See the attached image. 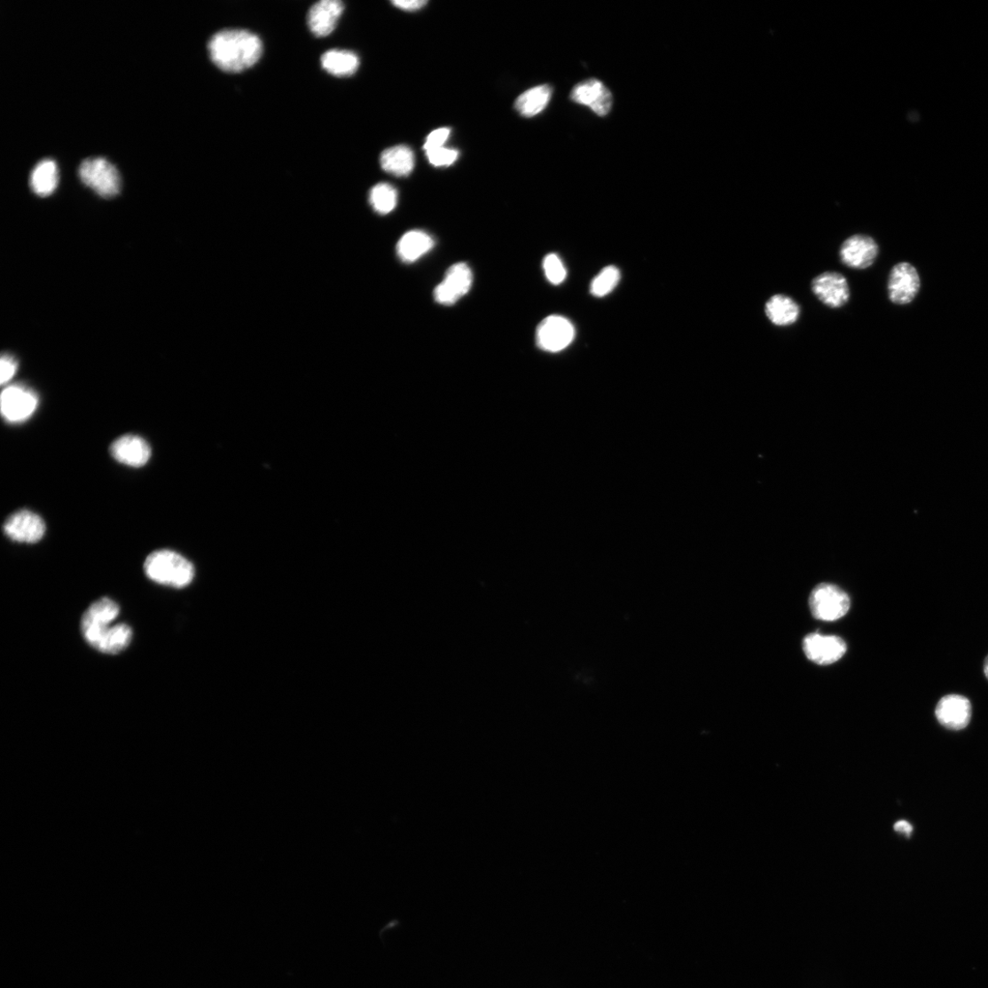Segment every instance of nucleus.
I'll list each match as a JSON object with an SVG mask.
<instances>
[{
    "mask_svg": "<svg viewBox=\"0 0 988 988\" xmlns=\"http://www.w3.org/2000/svg\"><path fill=\"white\" fill-rule=\"evenodd\" d=\"M809 604L813 617L820 621L834 622L848 614L851 599L837 586L823 584L813 589Z\"/></svg>",
    "mask_w": 988,
    "mask_h": 988,
    "instance_id": "nucleus-4",
    "label": "nucleus"
},
{
    "mask_svg": "<svg viewBox=\"0 0 988 988\" xmlns=\"http://www.w3.org/2000/svg\"><path fill=\"white\" fill-rule=\"evenodd\" d=\"M765 312L772 325L790 327L799 321L801 307L788 295L775 294L766 302Z\"/></svg>",
    "mask_w": 988,
    "mask_h": 988,
    "instance_id": "nucleus-18",
    "label": "nucleus"
},
{
    "mask_svg": "<svg viewBox=\"0 0 988 988\" xmlns=\"http://www.w3.org/2000/svg\"><path fill=\"white\" fill-rule=\"evenodd\" d=\"M575 328L568 318L552 315L544 319L537 330V343L549 353L563 351L574 340Z\"/></svg>",
    "mask_w": 988,
    "mask_h": 988,
    "instance_id": "nucleus-9",
    "label": "nucleus"
},
{
    "mask_svg": "<svg viewBox=\"0 0 988 988\" xmlns=\"http://www.w3.org/2000/svg\"><path fill=\"white\" fill-rule=\"evenodd\" d=\"M474 275L467 264L451 266L443 281L434 290V299L443 306H451L467 295L473 286Z\"/></svg>",
    "mask_w": 988,
    "mask_h": 988,
    "instance_id": "nucleus-10",
    "label": "nucleus"
},
{
    "mask_svg": "<svg viewBox=\"0 0 988 988\" xmlns=\"http://www.w3.org/2000/svg\"><path fill=\"white\" fill-rule=\"evenodd\" d=\"M82 184L103 198L118 195L122 182L118 169L103 158L84 160L78 169Z\"/></svg>",
    "mask_w": 988,
    "mask_h": 988,
    "instance_id": "nucleus-3",
    "label": "nucleus"
},
{
    "mask_svg": "<svg viewBox=\"0 0 988 988\" xmlns=\"http://www.w3.org/2000/svg\"><path fill=\"white\" fill-rule=\"evenodd\" d=\"M937 717L945 728L961 731L967 728L972 717V705L966 696L948 694L940 700L936 710Z\"/></svg>",
    "mask_w": 988,
    "mask_h": 988,
    "instance_id": "nucleus-14",
    "label": "nucleus"
},
{
    "mask_svg": "<svg viewBox=\"0 0 988 988\" xmlns=\"http://www.w3.org/2000/svg\"><path fill=\"white\" fill-rule=\"evenodd\" d=\"M544 271L548 281L553 285L561 284L567 277V271L561 259L556 254H549L544 259Z\"/></svg>",
    "mask_w": 988,
    "mask_h": 988,
    "instance_id": "nucleus-27",
    "label": "nucleus"
},
{
    "mask_svg": "<svg viewBox=\"0 0 988 988\" xmlns=\"http://www.w3.org/2000/svg\"><path fill=\"white\" fill-rule=\"evenodd\" d=\"M110 452L116 461L133 468L145 467L152 457L150 444L136 435H125L115 440Z\"/></svg>",
    "mask_w": 988,
    "mask_h": 988,
    "instance_id": "nucleus-15",
    "label": "nucleus"
},
{
    "mask_svg": "<svg viewBox=\"0 0 988 988\" xmlns=\"http://www.w3.org/2000/svg\"><path fill=\"white\" fill-rule=\"evenodd\" d=\"M806 657L818 664L828 665L840 660L847 652V645L838 636L811 633L803 643Z\"/></svg>",
    "mask_w": 988,
    "mask_h": 988,
    "instance_id": "nucleus-13",
    "label": "nucleus"
},
{
    "mask_svg": "<svg viewBox=\"0 0 988 988\" xmlns=\"http://www.w3.org/2000/svg\"><path fill=\"white\" fill-rule=\"evenodd\" d=\"M451 135V129L448 128L439 129L432 131L427 137L424 145V151L426 153L444 147L445 143L448 141Z\"/></svg>",
    "mask_w": 988,
    "mask_h": 988,
    "instance_id": "nucleus-29",
    "label": "nucleus"
},
{
    "mask_svg": "<svg viewBox=\"0 0 988 988\" xmlns=\"http://www.w3.org/2000/svg\"><path fill=\"white\" fill-rule=\"evenodd\" d=\"M894 830L898 833L910 836L914 831V827L909 822L906 820H900L894 825Z\"/></svg>",
    "mask_w": 988,
    "mask_h": 988,
    "instance_id": "nucleus-32",
    "label": "nucleus"
},
{
    "mask_svg": "<svg viewBox=\"0 0 988 988\" xmlns=\"http://www.w3.org/2000/svg\"><path fill=\"white\" fill-rule=\"evenodd\" d=\"M133 631L126 623H116L93 630L83 635L87 644L108 655L123 652L131 643Z\"/></svg>",
    "mask_w": 988,
    "mask_h": 988,
    "instance_id": "nucleus-12",
    "label": "nucleus"
},
{
    "mask_svg": "<svg viewBox=\"0 0 988 988\" xmlns=\"http://www.w3.org/2000/svg\"><path fill=\"white\" fill-rule=\"evenodd\" d=\"M571 99L577 104L588 106L600 116L607 115L613 106L612 93L597 79L576 85L571 92Z\"/></svg>",
    "mask_w": 988,
    "mask_h": 988,
    "instance_id": "nucleus-16",
    "label": "nucleus"
},
{
    "mask_svg": "<svg viewBox=\"0 0 988 988\" xmlns=\"http://www.w3.org/2000/svg\"><path fill=\"white\" fill-rule=\"evenodd\" d=\"M322 66L329 74L338 76H350L359 68V57L353 51L331 50L322 57Z\"/></svg>",
    "mask_w": 988,
    "mask_h": 988,
    "instance_id": "nucleus-22",
    "label": "nucleus"
},
{
    "mask_svg": "<svg viewBox=\"0 0 988 988\" xmlns=\"http://www.w3.org/2000/svg\"><path fill=\"white\" fill-rule=\"evenodd\" d=\"M344 10L340 0H322L314 4L308 14V24L311 33L317 37L330 35Z\"/></svg>",
    "mask_w": 988,
    "mask_h": 988,
    "instance_id": "nucleus-17",
    "label": "nucleus"
},
{
    "mask_svg": "<svg viewBox=\"0 0 988 988\" xmlns=\"http://www.w3.org/2000/svg\"><path fill=\"white\" fill-rule=\"evenodd\" d=\"M551 96L552 89L549 85L544 84L533 87L517 98L515 108L526 118H532L547 106Z\"/></svg>",
    "mask_w": 988,
    "mask_h": 988,
    "instance_id": "nucleus-23",
    "label": "nucleus"
},
{
    "mask_svg": "<svg viewBox=\"0 0 988 988\" xmlns=\"http://www.w3.org/2000/svg\"><path fill=\"white\" fill-rule=\"evenodd\" d=\"M984 673L986 678L988 679V655L986 656V658L984 660Z\"/></svg>",
    "mask_w": 988,
    "mask_h": 988,
    "instance_id": "nucleus-33",
    "label": "nucleus"
},
{
    "mask_svg": "<svg viewBox=\"0 0 988 988\" xmlns=\"http://www.w3.org/2000/svg\"><path fill=\"white\" fill-rule=\"evenodd\" d=\"M426 153L430 164L435 167L451 166L459 157L458 151L447 149L445 147L435 149Z\"/></svg>",
    "mask_w": 988,
    "mask_h": 988,
    "instance_id": "nucleus-28",
    "label": "nucleus"
},
{
    "mask_svg": "<svg viewBox=\"0 0 988 988\" xmlns=\"http://www.w3.org/2000/svg\"><path fill=\"white\" fill-rule=\"evenodd\" d=\"M396 8L406 11L414 12L423 8L427 3L424 0H412V2H404V0H396L392 3Z\"/></svg>",
    "mask_w": 988,
    "mask_h": 988,
    "instance_id": "nucleus-31",
    "label": "nucleus"
},
{
    "mask_svg": "<svg viewBox=\"0 0 988 988\" xmlns=\"http://www.w3.org/2000/svg\"><path fill=\"white\" fill-rule=\"evenodd\" d=\"M213 63L222 71L240 73L254 67L263 52V42L245 30H224L208 43Z\"/></svg>",
    "mask_w": 988,
    "mask_h": 988,
    "instance_id": "nucleus-1",
    "label": "nucleus"
},
{
    "mask_svg": "<svg viewBox=\"0 0 988 988\" xmlns=\"http://www.w3.org/2000/svg\"><path fill=\"white\" fill-rule=\"evenodd\" d=\"M2 415L9 423H21L30 419L39 404L37 394L22 385H12L2 393Z\"/></svg>",
    "mask_w": 988,
    "mask_h": 988,
    "instance_id": "nucleus-5",
    "label": "nucleus"
},
{
    "mask_svg": "<svg viewBox=\"0 0 988 988\" xmlns=\"http://www.w3.org/2000/svg\"><path fill=\"white\" fill-rule=\"evenodd\" d=\"M380 162L383 169L392 176H409L415 167V156L411 148L400 145L385 151Z\"/></svg>",
    "mask_w": 988,
    "mask_h": 988,
    "instance_id": "nucleus-21",
    "label": "nucleus"
},
{
    "mask_svg": "<svg viewBox=\"0 0 988 988\" xmlns=\"http://www.w3.org/2000/svg\"><path fill=\"white\" fill-rule=\"evenodd\" d=\"M58 171L51 160L40 161L34 169L30 184L35 193L41 197L51 195L57 187Z\"/></svg>",
    "mask_w": 988,
    "mask_h": 988,
    "instance_id": "nucleus-24",
    "label": "nucleus"
},
{
    "mask_svg": "<svg viewBox=\"0 0 988 988\" xmlns=\"http://www.w3.org/2000/svg\"><path fill=\"white\" fill-rule=\"evenodd\" d=\"M880 254L877 241L867 235H853L842 243L841 263L849 269L865 271L873 267Z\"/></svg>",
    "mask_w": 988,
    "mask_h": 988,
    "instance_id": "nucleus-6",
    "label": "nucleus"
},
{
    "mask_svg": "<svg viewBox=\"0 0 988 988\" xmlns=\"http://www.w3.org/2000/svg\"><path fill=\"white\" fill-rule=\"evenodd\" d=\"M4 534L18 543L34 544L41 541L46 531L43 519L30 510L12 514L4 526Z\"/></svg>",
    "mask_w": 988,
    "mask_h": 988,
    "instance_id": "nucleus-11",
    "label": "nucleus"
},
{
    "mask_svg": "<svg viewBox=\"0 0 988 988\" xmlns=\"http://www.w3.org/2000/svg\"><path fill=\"white\" fill-rule=\"evenodd\" d=\"M811 289L812 294L830 309L845 307L851 300V286L847 278L835 271H827L813 278Z\"/></svg>",
    "mask_w": 988,
    "mask_h": 988,
    "instance_id": "nucleus-8",
    "label": "nucleus"
},
{
    "mask_svg": "<svg viewBox=\"0 0 988 988\" xmlns=\"http://www.w3.org/2000/svg\"><path fill=\"white\" fill-rule=\"evenodd\" d=\"M18 363L11 355H5L0 361V381L3 385L8 384L16 374Z\"/></svg>",
    "mask_w": 988,
    "mask_h": 988,
    "instance_id": "nucleus-30",
    "label": "nucleus"
},
{
    "mask_svg": "<svg viewBox=\"0 0 988 988\" xmlns=\"http://www.w3.org/2000/svg\"><path fill=\"white\" fill-rule=\"evenodd\" d=\"M121 614L118 603L101 598L92 603L81 619V627H102L113 624Z\"/></svg>",
    "mask_w": 988,
    "mask_h": 988,
    "instance_id": "nucleus-20",
    "label": "nucleus"
},
{
    "mask_svg": "<svg viewBox=\"0 0 988 988\" xmlns=\"http://www.w3.org/2000/svg\"><path fill=\"white\" fill-rule=\"evenodd\" d=\"M369 201L376 213L380 215L390 214L397 205V192L391 184H376L370 191Z\"/></svg>",
    "mask_w": 988,
    "mask_h": 988,
    "instance_id": "nucleus-25",
    "label": "nucleus"
},
{
    "mask_svg": "<svg viewBox=\"0 0 988 988\" xmlns=\"http://www.w3.org/2000/svg\"><path fill=\"white\" fill-rule=\"evenodd\" d=\"M434 246L435 240L427 232L412 230L400 239L396 252L403 263L412 264L431 251Z\"/></svg>",
    "mask_w": 988,
    "mask_h": 988,
    "instance_id": "nucleus-19",
    "label": "nucleus"
},
{
    "mask_svg": "<svg viewBox=\"0 0 988 988\" xmlns=\"http://www.w3.org/2000/svg\"><path fill=\"white\" fill-rule=\"evenodd\" d=\"M921 288L917 270L908 263L895 265L889 275L887 290L891 303L905 306L912 303Z\"/></svg>",
    "mask_w": 988,
    "mask_h": 988,
    "instance_id": "nucleus-7",
    "label": "nucleus"
},
{
    "mask_svg": "<svg viewBox=\"0 0 988 988\" xmlns=\"http://www.w3.org/2000/svg\"><path fill=\"white\" fill-rule=\"evenodd\" d=\"M144 571L153 583L176 589L189 586L195 576L192 563L169 549L153 552L145 561Z\"/></svg>",
    "mask_w": 988,
    "mask_h": 988,
    "instance_id": "nucleus-2",
    "label": "nucleus"
},
{
    "mask_svg": "<svg viewBox=\"0 0 988 988\" xmlns=\"http://www.w3.org/2000/svg\"><path fill=\"white\" fill-rule=\"evenodd\" d=\"M620 279L621 273L616 267H607L592 280L591 294L595 297L602 298L613 292Z\"/></svg>",
    "mask_w": 988,
    "mask_h": 988,
    "instance_id": "nucleus-26",
    "label": "nucleus"
}]
</instances>
